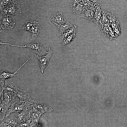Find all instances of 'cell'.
Wrapping results in <instances>:
<instances>
[{"label":"cell","instance_id":"cell-1","mask_svg":"<svg viewBox=\"0 0 127 127\" xmlns=\"http://www.w3.org/2000/svg\"><path fill=\"white\" fill-rule=\"evenodd\" d=\"M16 93L4 90L0 93V104L4 105L9 109L18 101L16 100Z\"/></svg>","mask_w":127,"mask_h":127},{"label":"cell","instance_id":"cell-2","mask_svg":"<svg viewBox=\"0 0 127 127\" xmlns=\"http://www.w3.org/2000/svg\"><path fill=\"white\" fill-rule=\"evenodd\" d=\"M0 15L11 16L18 15L22 13L20 3L16 0H13L8 6L0 11Z\"/></svg>","mask_w":127,"mask_h":127},{"label":"cell","instance_id":"cell-3","mask_svg":"<svg viewBox=\"0 0 127 127\" xmlns=\"http://www.w3.org/2000/svg\"><path fill=\"white\" fill-rule=\"evenodd\" d=\"M16 46L25 48L28 47L32 52L36 54L37 56H39L44 55L47 52L41 44L34 41L28 45L24 46L16 45Z\"/></svg>","mask_w":127,"mask_h":127},{"label":"cell","instance_id":"cell-4","mask_svg":"<svg viewBox=\"0 0 127 127\" xmlns=\"http://www.w3.org/2000/svg\"><path fill=\"white\" fill-rule=\"evenodd\" d=\"M12 16L8 15H0V34L3 33V30H12L14 28L15 23L12 20Z\"/></svg>","mask_w":127,"mask_h":127},{"label":"cell","instance_id":"cell-5","mask_svg":"<svg viewBox=\"0 0 127 127\" xmlns=\"http://www.w3.org/2000/svg\"><path fill=\"white\" fill-rule=\"evenodd\" d=\"M53 52V51L49 48L46 55L40 56H37L39 61V65L42 73H43L45 69L48 64Z\"/></svg>","mask_w":127,"mask_h":127},{"label":"cell","instance_id":"cell-6","mask_svg":"<svg viewBox=\"0 0 127 127\" xmlns=\"http://www.w3.org/2000/svg\"><path fill=\"white\" fill-rule=\"evenodd\" d=\"M17 97L20 102L27 103L33 105L34 101L32 99L28 91L20 89L16 93Z\"/></svg>","mask_w":127,"mask_h":127},{"label":"cell","instance_id":"cell-7","mask_svg":"<svg viewBox=\"0 0 127 127\" xmlns=\"http://www.w3.org/2000/svg\"><path fill=\"white\" fill-rule=\"evenodd\" d=\"M50 20L58 28L66 23L67 21L62 13L60 12L55 13L52 15Z\"/></svg>","mask_w":127,"mask_h":127},{"label":"cell","instance_id":"cell-8","mask_svg":"<svg viewBox=\"0 0 127 127\" xmlns=\"http://www.w3.org/2000/svg\"><path fill=\"white\" fill-rule=\"evenodd\" d=\"M32 105L28 103L18 101L9 109V112L10 113L23 111L28 109Z\"/></svg>","mask_w":127,"mask_h":127},{"label":"cell","instance_id":"cell-9","mask_svg":"<svg viewBox=\"0 0 127 127\" xmlns=\"http://www.w3.org/2000/svg\"><path fill=\"white\" fill-rule=\"evenodd\" d=\"M33 106L41 115L44 113L50 112L53 110L52 108L43 101H35Z\"/></svg>","mask_w":127,"mask_h":127},{"label":"cell","instance_id":"cell-10","mask_svg":"<svg viewBox=\"0 0 127 127\" xmlns=\"http://www.w3.org/2000/svg\"><path fill=\"white\" fill-rule=\"evenodd\" d=\"M4 122L8 127H18L16 112L10 113L2 121Z\"/></svg>","mask_w":127,"mask_h":127},{"label":"cell","instance_id":"cell-11","mask_svg":"<svg viewBox=\"0 0 127 127\" xmlns=\"http://www.w3.org/2000/svg\"><path fill=\"white\" fill-rule=\"evenodd\" d=\"M16 113L18 126L21 123L27 121L30 119V112L29 108L23 111L16 112Z\"/></svg>","mask_w":127,"mask_h":127},{"label":"cell","instance_id":"cell-12","mask_svg":"<svg viewBox=\"0 0 127 127\" xmlns=\"http://www.w3.org/2000/svg\"><path fill=\"white\" fill-rule=\"evenodd\" d=\"M41 28L39 22L34 20L33 25L29 31L31 34V40L34 41L40 32Z\"/></svg>","mask_w":127,"mask_h":127},{"label":"cell","instance_id":"cell-13","mask_svg":"<svg viewBox=\"0 0 127 127\" xmlns=\"http://www.w3.org/2000/svg\"><path fill=\"white\" fill-rule=\"evenodd\" d=\"M28 60H27L25 63L21 65L16 71L13 73H11L5 70H3L0 71V79L5 80L6 79L13 77H14L17 74V72L27 62Z\"/></svg>","mask_w":127,"mask_h":127},{"label":"cell","instance_id":"cell-14","mask_svg":"<svg viewBox=\"0 0 127 127\" xmlns=\"http://www.w3.org/2000/svg\"><path fill=\"white\" fill-rule=\"evenodd\" d=\"M20 89L13 82L9 81L6 79L5 80L4 90L16 93Z\"/></svg>","mask_w":127,"mask_h":127},{"label":"cell","instance_id":"cell-15","mask_svg":"<svg viewBox=\"0 0 127 127\" xmlns=\"http://www.w3.org/2000/svg\"><path fill=\"white\" fill-rule=\"evenodd\" d=\"M29 109L30 112V118L39 123L42 115L34 107L33 105L31 106L29 108Z\"/></svg>","mask_w":127,"mask_h":127},{"label":"cell","instance_id":"cell-16","mask_svg":"<svg viewBox=\"0 0 127 127\" xmlns=\"http://www.w3.org/2000/svg\"><path fill=\"white\" fill-rule=\"evenodd\" d=\"M76 30V26L73 25L72 28L60 35V37L63 41L66 37L69 36L73 34H75Z\"/></svg>","mask_w":127,"mask_h":127},{"label":"cell","instance_id":"cell-17","mask_svg":"<svg viewBox=\"0 0 127 127\" xmlns=\"http://www.w3.org/2000/svg\"><path fill=\"white\" fill-rule=\"evenodd\" d=\"M0 121L2 120L6 116L10 113L9 109L4 105L0 104Z\"/></svg>","mask_w":127,"mask_h":127},{"label":"cell","instance_id":"cell-18","mask_svg":"<svg viewBox=\"0 0 127 127\" xmlns=\"http://www.w3.org/2000/svg\"><path fill=\"white\" fill-rule=\"evenodd\" d=\"M73 26V25L67 21L66 23L58 28L59 36L72 28Z\"/></svg>","mask_w":127,"mask_h":127},{"label":"cell","instance_id":"cell-19","mask_svg":"<svg viewBox=\"0 0 127 127\" xmlns=\"http://www.w3.org/2000/svg\"><path fill=\"white\" fill-rule=\"evenodd\" d=\"M34 20H29L26 21L23 28V29L29 31L32 27Z\"/></svg>","mask_w":127,"mask_h":127},{"label":"cell","instance_id":"cell-20","mask_svg":"<svg viewBox=\"0 0 127 127\" xmlns=\"http://www.w3.org/2000/svg\"><path fill=\"white\" fill-rule=\"evenodd\" d=\"M13 0H0V11L4 9L10 4Z\"/></svg>","mask_w":127,"mask_h":127},{"label":"cell","instance_id":"cell-21","mask_svg":"<svg viewBox=\"0 0 127 127\" xmlns=\"http://www.w3.org/2000/svg\"><path fill=\"white\" fill-rule=\"evenodd\" d=\"M75 36V34H73L67 37L63 41V45H65L69 43L73 40Z\"/></svg>","mask_w":127,"mask_h":127},{"label":"cell","instance_id":"cell-22","mask_svg":"<svg viewBox=\"0 0 127 127\" xmlns=\"http://www.w3.org/2000/svg\"><path fill=\"white\" fill-rule=\"evenodd\" d=\"M5 80L0 79V93L2 92L4 90V87Z\"/></svg>","mask_w":127,"mask_h":127},{"label":"cell","instance_id":"cell-23","mask_svg":"<svg viewBox=\"0 0 127 127\" xmlns=\"http://www.w3.org/2000/svg\"><path fill=\"white\" fill-rule=\"evenodd\" d=\"M18 127H29V125L28 122H24L20 123Z\"/></svg>","mask_w":127,"mask_h":127},{"label":"cell","instance_id":"cell-24","mask_svg":"<svg viewBox=\"0 0 127 127\" xmlns=\"http://www.w3.org/2000/svg\"><path fill=\"white\" fill-rule=\"evenodd\" d=\"M94 4L97 6H99L101 5V4L100 0H90Z\"/></svg>","mask_w":127,"mask_h":127},{"label":"cell","instance_id":"cell-25","mask_svg":"<svg viewBox=\"0 0 127 127\" xmlns=\"http://www.w3.org/2000/svg\"><path fill=\"white\" fill-rule=\"evenodd\" d=\"M0 127H8L7 125L4 121H0Z\"/></svg>","mask_w":127,"mask_h":127}]
</instances>
